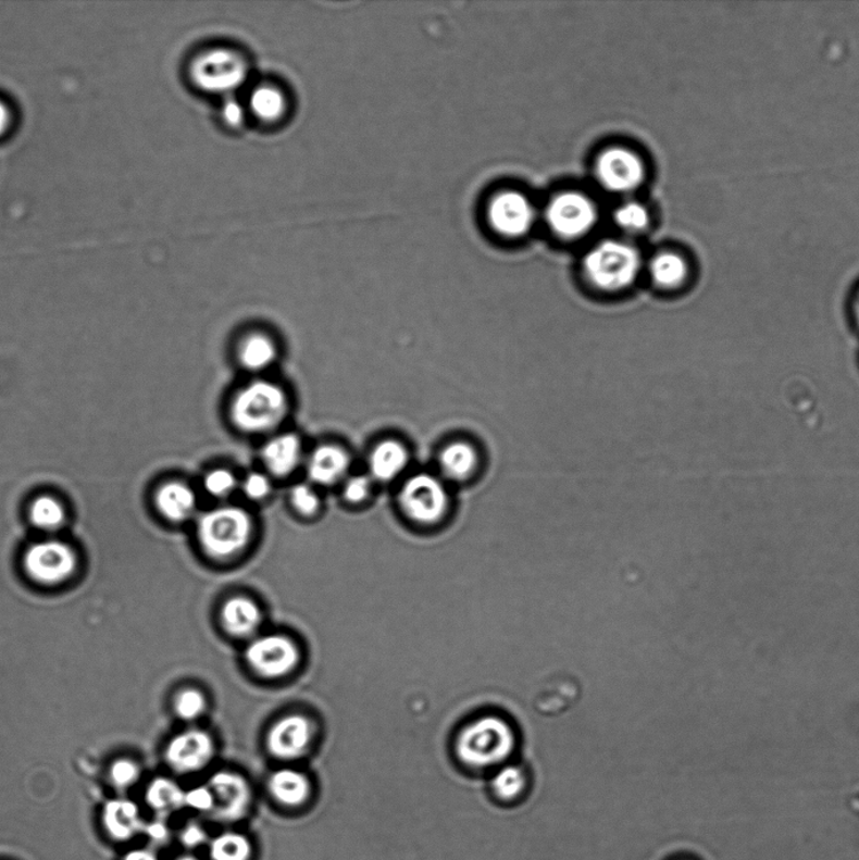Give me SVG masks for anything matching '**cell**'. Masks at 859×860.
<instances>
[{
  "mask_svg": "<svg viewBox=\"0 0 859 860\" xmlns=\"http://www.w3.org/2000/svg\"><path fill=\"white\" fill-rule=\"evenodd\" d=\"M516 736L511 723L499 715H483L459 732L458 759L465 766L481 770L497 768L513 755Z\"/></svg>",
  "mask_w": 859,
  "mask_h": 860,
  "instance_id": "cell-1",
  "label": "cell"
},
{
  "mask_svg": "<svg viewBox=\"0 0 859 860\" xmlns=\"http://www.w3.org/2000/svg\"><path fill=\"white\" fill-rule=\"evenodd\" d=\"M288 409V396L281 386L270 381H254L234 397L231 420L244 433H267L281 424Z\"/></svg>",
  "mask_w": 859,
  "mask_h": 860,
  "instance_id": "cell-2",
  "label": "cell"
},
{
  "mask_svg": "<svg viewBox=\"0 0 859 860\" xmlns=\"http://www.w3.org/2000/svg\"><path fill=\"white\" fill-rule=\"evenodd\" d=\"M248 512L238 507H221L204 513L198 521V539L213 559H227L248 546L252 535Z\"/></svg>",
  "mask_w": 859,
  "mask_h": 860,
  "instance_id": "cell-3",
  "label": "cell"
},
{
  "mask_svg": "<svg viewBox=\"0 0 859 860\" xmlns=\"http://www.w3.org/2000/svg\"><path fill=\"white\" fill-rule=\"evenodd\" d=\"M640 264L639 253L634 247L606 241L587 253L584 271L596 289L617 292L630 288L639 274Z\"/></svg>",
  "mask_w": 859,
  "mask_h": 860,
  "instance_id": "cell-4",
  "label": "cell"
},
{
  "mask_svg": "<svg viewBox=\"0 0 859 860\" xmlns=\"http://www.w3.org/2000/svg\"><path fill=\"white\" fill-rule=\"evenodd\" d=\"M400 506L412 522L439 523L449 508V494L440 479L426 473L410 477L400 493Z\"/></svg>",
  "mask_w": 859,
  "mask_h": 860,
  "instance_id": "cell-5",
  "label": "cell"
},
{
  "mask_svg": "<svg viewBox=\"0 0 859 860\" xmlns=\"http://www.w3.org/2000/svg\"><path fill=\"white\" fill-rule=\"evenodd\" d=\"M23 564L28 577L37 584L54 586L73 577L77 570V556L63 541L45 540L28 549Z\"/></svg>",
  "mask_w": 859,
  "mask_h": 860,
  "instance_id": "cell-6",
  "label": "cell"
},
{
  "mask_svg": "<svg viewBox=\"0 0 859 860\" xmlns=\"http://www.w3.org/2000/svg\"><path fill=\"white\" fill-rule=\"evenodd\" d=\"M245 658L253 672L265 678H281L296 669L300 651L288 636L270 634L253 639L246 649Z\"/></svg>",
  "mask_w": 859,
  "mask_h": 860,
  "instance_id": "cell-7",
  "label": "cell"
},
{
  "mask_svg": "<svg viewBox=\"0 0 859 860\" xmlns=\"http://www.w3.org/2000/svg\"><path fill=\"white\" fill-rule=\"evenodd\" d=\"M195 84L209 92H226L236 89L246 77L245 63L237 54L214 50L201 54L190 68Z\"/></svg>",
  "mask_w": 859,
  "mask_h": 860,
  "instance_id": "cell-8",
  "label": "cell"
},
{
  "mask_svg": "<svg viewBox=\"0 0 859 860\" xmlns=\"http://www.w3.org/2000/svg\"><path fill=\"white\" fill-rule=\"evenodd\" d=\"M546 214L548 225L555 233L569 238L587 234L598 220V212L590 199L574 192L555 197Z\"/></svg>",
  "mask_w": 859,
  "mask_h": 860,
  "instance_id": "cell-9",
  "label": "cell"
},
{
  "mask_svg": "<svg viewBox=\"0 0 859 860\" xmlns=\"http://www.w3.org/2000/svg\"><path fill=\"white\" fill-rule=\"evenodd\" d=\"M596 175L601 185L612 192H630L643 182L644 165L631 150L611 148L599 157Z\"/></svg>",
  "mask_w": 859,
  "mask_h": 860,
  "instance_id": "cell-10",
  "label": "cell"
},
{
  "mask_svg": "<svg viewBox=\"0 0 859 860\" xmlns=\"http://www.w3.org/2000/svg\"><path fill=\"white\" fill-rule=\"evenodd\" d=\"M212 737L201 730H188L174 737L166 748L165 759L180 774L202 770L213 758Z\"/></svg>",
  "mask_w": 859,
  "mask_h": 860,
  "instance_id": "cell-11",
  "label": "cell"
},
{
  "mask_svg": "<svg viewBox=\"0 0 859 860\" xmlns=\"http://www.w3.org/2000/svg\"><path fill=\"white\" fill-rule=\"evenodd\" d=\"M312 723L304 715H286L270 730L266 744L270 753L281 760H296L312 743Z\"/></svg>",
  "mask_w": 859,
  "mask_h": 860,
  "instance_id": "cell-12",
  "label": "cell"
},
{
  "mask_svg": "<svg viewBox=\"0 0 859 860\" xmlns=\"http://www.w3.org/2000/svg\"><path fill=\"white\" fill-rule=\"evenodd\" d=\"M210 788L216 799L213 812L220 820L234 822L248 812L251 788L246 780L235 772L220 771L210 780Z\"/></svg>",
  "mask_w": 859,
  "mask_h": 860,
  "instance_id": "cell-13",
  "label": "cell"
},
{
  "mask_svg": "<svg viewBox=\"0 0 859 860\" xmlns=\"http://www.w3.org/2000/svg\"><path fill=\"white\" fill-rule=\"evenodd\" d=\"M488 216L491 226L499 234L515 237L527 233L535 212L526 197L516 192H506L493 199Z\"/></svg>",
  "mask_w": 859,
  "mask_h": 860,
  "instance_id": "cell-14",
  "label": "cell"
},
{
  "mask_svg": "<svg viewBox=\"0 0 859 860\" xmlns=\"http://www.w3.org/2000/svg\"><path fill=\"white\" fill-rule=\"evenodd\" d=\"M351 466L348 452L337 445H322L316 448L307 461L309 479L328 487L344 479Z\"/></svg>",
  "mask_w": 859,
  "mask_h": 860,
  "instance_id": "cell-15",
  "label": "cell"
},
{
  "mask_svg": "<svg viewBox=\"0 0 859 860\" xmlns=\"http://www.w3.org/2000/svg\"><path fill=\"white\" fill-rule=\"evenodd\" d=\"M261 457L270 473L275 476H288L299 466L303 457L301 441L294 434L275 436L264 446Z\"/></svg>",
  "mask_w": 859,
  "mask_h": 860,
  "instance_id": "cell-16",
  "label": "cell"
},
{
  "mask_svg": "<svg viewBox=\"0 0 859 860\" xmlns=\"http://www.w3.org/2000/svg\"><path fill=\"white\" fill-rule=\"evenodd\" d=\"M158 511L171 522H185L196 513L197 497L185 483L170 482L155 494Z\"/></svg>",
  "mask_w": 859,
  "mask_h": 860,
  "instance_id": "cell-17",
  "label": "cell"
},
{
  "mask_svg": "<svg viewBox=\"0 0 859 860\" xmlns=\"http://www.w3.org/2000/svg\"><path fill=\"white\" fill-rule=\"evenodd\" d=\"M261 610L248 597L237 596L225 602L221 620L225 631L238 638L252 635L261 623Z\"/></svg>",
  "mask_w": 859,
  "mask_h": 860,
  "instance_id": "cell-18",
  "label": "cell"
},
{
  "mask_svg": "<svg viewBox=\"0 0 859 860\" xmlns=\"http://www.w3.org/2000/svg\"><path fill=\"white\" fill-rule=\"evenodd\" d=\"M409 463V452L395 440H386L372 450L369 468L373 479L387 483L396 479Z\"/></svg>",
  "mask_w": 859,
  "mask_h": 860,
  "instance_id": "cell-19",
  "label": "cell"
},
{
  "mask_svg": "<svg viewBox=\"0 0 859 860\" xmlns=\"http://www.w3.org/2000/svg\"><path fill=\"white\" fill-rule=\"evenodd\" d=\"M270 793L284 806L298 807L309 798L312 786L304 774L297 770L283 769L269 780Z\"/></svg>",
  "mask_w": 859,
  "mask_h": 860,
  "instance_id": "cell-20",
  "label": "cell"
},
{
  "mask_svg": "<svg viewBox=\"0 0 859 860\" xmlns=\"http://www.w3.org/2000/svg\"><path fill=\"white\" fill-rule=\"evenodd\" d=\"M103 824L113 838L129 839L140 830L139 810L132 801H110L103 809Z\"/></svg>",
  "mask_w": 859,
  "mask_h": 860,
  "instance_id": "cell-21",
  "label": "cell"
},
{
  "mask_svg": "<svg viewBox=\"0 0 859 860\" xmlns=\"http://www.w3.org/2000/svg\"><path fill=\"white\" fill-rule=\"evenodd\" d=\"M478 464V453L472 445L458 441L445 448L439 458V465L445 476L451 481H464L474 472Z\"/></svg>",
  "mask_w": 859,
  "mask_h": 860,
  "instance_id": "cell-22",
  "label": "cell"
},
{
  "mask_svg": "<svg viewBox=\"0 0 859 860\" xmlns=\"http://www.w3.org/2000/svg\"><path fill=\"white\" fill-rule=\"evenodd\" d=\"M277 356V350L274 341L264 334H251L245 338L240 349H238V358L246 370L252 372L264 371L272 365Z\"/></svg>",
  "mask_w": 859,
  "mask_h": 860,
  "instance_id": "cell-23",
  "label": "cell"
},
{
  "mask_svg": "<svg viewBox=\"0 0 859 860\" xmlns=\"http://www.w3.org/2000/svg\"><path fill=\"white\" fill-rule=\"evenodd\" d=\"M650 276L660 288H679V286L687 281V261L679 253H660L650 262Z\"/></svg>",
  "mask_w": 859,
  "mask_h": 860,
  "instance_id": "cell-24",
  "label": "cell"
},
{
  "mask_svg": "<svg viewBox=\"0 0 859 860\" xmlns=\"http://www.w3.org/2000/svg\"><path fill=\"white\" fill-rule=\"evenodd\" d=\"M30 522L45 532H54L66 521V511L60 500L43 496L38 497L29 509Z\"/></svg>",
  "mask_w": 859,
  "mask_h": 860,
  "instance_id": "cell-25",
  "label": "cell"
},
{
  "mask_svg": "<svg viewBox=\"0 0 859 860\" xmlns=\"http://www.w3.org/2000/svg\"><path fill=\"white\" fill-rule=\"evenodd\" d=\"M526 772L514 764H506L500 768L491 780L493 792L502 800H514L520 798L526 790Z\"/></svg>",
  "mask_w": 859,
  "mask_h": 860,
  "instance_id": "cell-26",
  "label": "cell"
},
{
  "mask_svg": "<svg viewBox=\"0 0 859 860\" xmlns=\"http://www.w3.org/2000/svg\"><path fill=\"white\" fill-rule=\"evenodd\" d=\"M186 794L170 778H157L149 786L147 800L158 811L178 809L185 803Z\"/></svg>",
  "mask_w": 859,
  "mask_h": 860,
  "instance_id": "cell-27",
  "label": "cell"
},
{
  "mask_svg": "<svg viewBox=\"0 0 859 860\" xmlns=\"http://www.w3.org/2000/svg\"><path fill=\"white\" fill-rule=\"evenodd\" d=\"M250 856L251 844L242 834H221L211 844L212 860H249Z\"/></svg>",
  "mask_w": 859,
  "mask_h": 860,
  "instance_id": "cell-28",
  "label": "cell"
},
{
  "mask_svg": "<svg viewBox=\"0 0 859 860\" xmlns=\"http://www.w3.org/2000/svg\"><path fill=\"white\" fill-rule=\"evenodd\" d=\"M251 110L262 121L274 122L285 110V100L281 91L270 86H261L251 95Z\"/></svg>",
  "mask_w": 859,
  "mask_h": 860,
  "instance_id": "cell-29",
  "label": "cell"
},
{
  "mask_svg": "<svg viewBox=\"0 0 859 860\" xmlns=\"http://www.w3.org/2000/svg\"><path fill=\"white\" fill-rule=\"evenodd\" d=\"M174 710H176L179 719L194 721L204 712L206 698L200 690H183L177 696L176 702H174Z\"/></svg>",
  "mask_w": 859,
  "mask_h": 860,
  "instance_id": "cell-30",
  "label": "cell"
},
{
  "mask_svg": "<svg viewBox=\"0 0 859 860\" xmlns=\"http://www.w3.org/2000/svg\"><path fill=\"white\" fill-rule=\"evenodd\" d=\"M204 489L214 498H226L237 488V481L229 470L216 469L204 477Z\"/></svg>",
  "mask_w": 859,
  "mask_h": 860,
  "instance_id": "cell-31",
  "label": "cell"
},
{
  "mask_svg": "<svg viewBox=\"0 0 859 860\" xmlns=\"http://www.w3.org/2000/svg\"><path fill=\"white\" fill-rule=\"evenodd\" d=\"M648 212L639 203H626L615 212V222L626 230H642L648 225Z\"/></svg>",
  "mask_w": 859,
  "mask_h": 860,
  "instance_id": "cell-32",
  "label": "cell"
},
{
  "mask_svg": "<svg viewBox=\"0 0 859 860\" xmlns=\"http://www.w3.org/2000/svg\"><path fill=\"white\" fill-rule=\"evenodd\" d=\"M291 504L297 511L304 515H313L320 509V497L312 487L307 484H298L290 491Z\"/></svg>",
  "mask_w": 859,
  "mask_h": 860,
  "instance_id": "cell-33",
  "label": "cell"
},
{
  "mask_svg": "<svg viewBox=\"0 0 859 860\" xmlns=\"http://www.w3.org/2000/svg\"><path fill=\"white\" fill-rule=\"evenodd\" d=\"M242 490L245 496L251 500L265 499L270 490H272V483H270L269 477L264 474L250 473L245 477Z\"/></svg>",
  "mask_w": 859,
  "mask_h": 860,
  "instance_id": "cell-34",
  "label": "cell"
},
{
  "mask_svg": "<svg viewBox=\"0 0 859 860\" xmlns=\"http://www.w3.org/2000/svg\"><path fill=\"white\" fill-rule=\"evenodd\" d=\"M110 776L119 787L130 786L137 782L139 769L133 761L119 760L111 766Z\"/></svg>",
  "mask_w": 859,
  "mask_h": 860,
  "instance_id": "cell-35",
  "label": "cell"
},
{
  "mask_svg": "<svg viewBox=\"0 0 859 860\" xmlns=\"http://www.w3.org/2000/svg\"><path fill=\"white\" fill-rule=\"evenodd\" d=\"M371 481L368 476L357 475L345 484L344 496L349 503H361L370 497Z\"/></svg>",
  "mask_w": 859,
  "mask_h": 860,
  "instance_id": "cell-36",
  "label": "cell"
},
{
  "mask_svg": "<svg viewBox=\"0 0 859 860\" xmlns=\"http://www.w3.org/2000/svg\"><path fill=\"white\" fill-rule=\"evenodd\" d=\"M185 803L188 807L200 811H213L216 799L210 786L196 787L186 794Z\"/></svg>",
  "mask_w": 859,
  "mask_h": 860,
  "instance_id": "cell-37",
  "label": "cell"
},
{
  "mask_svg": "<svg viewBox=\"0 0 859 860\" xmlns=\"http://www.w3.org/2000/svg\"><path fill=\"white\" fill-rule=\"evenodd\" d=\"M207 839V835L202 827L197 824H190L186 827L185 832L182 834V842L186 844L187 847H197L200 844L204 843Z\"/></svg>",
  "mask_w": 859,
  "mask_h": 860,
  "instance_id": "cell-38",
  "label": "cell"
},
{
  "mask_svg": "<svg viewBox=\"0 0 859 860\" xmlns=\"http://www.w3.org/2000/svg\"><path fill=\"white\" fill-rule=\"evenodd\" d=\"M224 116L229 125H238L242 122L244 111L237 102L231 101L225 105Z\"/></svg>",
  "mask_w": 859,
  "mask_h": 860,
  "instance_id": "cell-39",
  "label": "cell"
},
{
  "mask_svg": "<svg viewBox=\"0 0 859 860\" xmlns=\"http://www.w3.org/2000/svg\"><path fill=\"white\" fill-rule=\"evenodd\" d=\"M10 125H11L10 110H8L5 103L0 101V137H3Z\"/></svg>",
  "mask_w": 859,
  "mask_h": 860,
  "instance_id": "cell-40",
  "label": "cell"
},
{
  "mask_svg": "<svg viewBox=\"0 0 859 860\" xmlns=\"http://www.w3.org/2000/svg\"><path fill=\"white\" fill-rule=\"evenodd\" d=\"M124 860H158L153 853L148 850H133L127 855Z\"/></svg>",
  "mask_w": 859,
  "mask_h": 860,
  "instance_id": "cell-41",
  "label": "cell"
},
{
  "mask_svg": "<svg viewBox=\"0 0 859 860\" xmlns=\"http://www.w3.org/2000/svg\"><path fill=\"white\" fill-rule=\"evenodd\" d=\"M149 833L152 834L155 839H163L166 834V830L164 825L155 824L150 827Z\"/></svg>",
  "mask_w": 859,
  "mask_h": 860,
  "instance_id": "cell-42",
  "label": "cell"
},
{
  "mask_svg": "<svg viewBox=\"0 0 859 860\" xmlns=\"http://www.w3.org/2000/svg\"><path fill=\"white\" fill-rule=\"evenodd\" d=\"M855 314H856L857 323L859 324V290L857 292V297L855 300Z\"/></svg>",
  "mask_w": 859,
  "mask_h": 860,
  "instance_id": "cell-43",
  "label": "cell"
},
{
  "mask_svg": "<svg viewBox=\"0 0 859 860\" xmlns=\"http://www.w3.org/2000/svg\"><path fill=\"white\" fill-rule=\"evenodd\" d=\"M177 860H198V859L195 858V857H182V858H179Z\"/></svg>",
  "mask_w": 859,
  "mask_h": 860,
  "instance_id": "cell-44",
  "label": "cell"
}]
</instances>
